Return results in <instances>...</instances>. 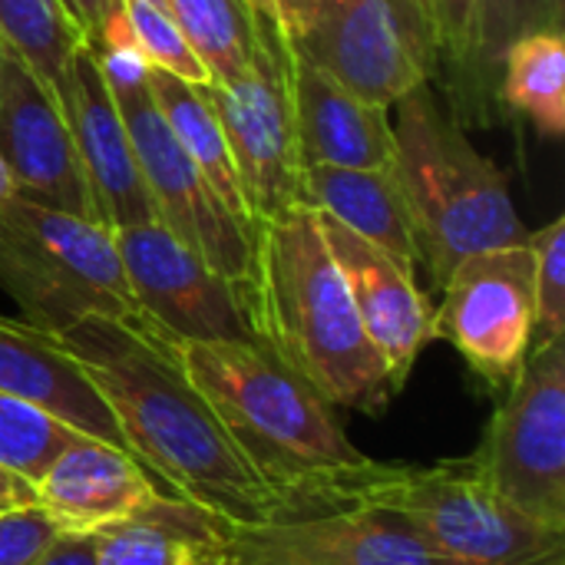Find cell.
Here are the masks:
<instances>
[{
    "instance_id": "cell-1",
    "label": "cell",
    "mask_w": 565,
    "mask_h": 565,
    "mask_svg": "<svg viewBox=\"0 0 565 565\" xmlns=\"http://www.w3.org/2000/svg\"><path fill=\"white\" fill-rule=\"evenodd\" d=\"M56 338L99 391L126 450L162 490L212 510L232 526L285 520V507L242 460L166 338L142 321L99 315L70 324Z\"/></svg>"
},
{
    "instance_id": "cell-29",
    "label": "cell",
    "mask_w": 565,
    "mask_h": 565,
    "mask_svg": "<svg viewBox=\"0 0 565 565\" xmlns=\"http://www.w3.org/2000/svg\"><path fill=\"white\" fill-rule=\"evenodd\" d=\"M565 0H480L483 63L500 86V63L507 46L533 30H563Z\"/></svg>"
},
{
    "instance_id": "cell-39",
    "label": "cell",
    "mask_w": 565,
    "mask_h": 565,
    "mask_svg": "<svg viewBox=\"0 0 565 565\" xmlns=\"http://www.w3.org/2000/svg\"><path fill=\"white\" fill-rule=\"evenodd\" d=\"M255 10H262V13H268V17H275V3L271 0H248Z\"/></svg>"
},
{
    "instance_id": "cell-9",
    "label": "cell",
    "mask_w": 565,
    "mask_h": 565,
    "mask_svg": "<svg viewBox=\"0 0 565 565\" xmlns=\"http://www.w3.org/2000/svg\"><path fill=\"white\" fill-rule=\"evenodd\" d=\"M129 298L139 321L166 341H248V285L209 268L185 242L159 222L116 228Z\"/></svg>"
},
{
    "instance_id": "cell-16",
    "label": "cell",
    "mask_w": 565,
    "mask_h": 565,
    "mask_svg": "<svg viewBox=\"0 0 565 565\" xmlns=\"http://www.w3.org/2000/svg\"><path fill=\"white\" fill-rule=\"evenodd\" d=\"M159 490L129 450L76 434L33 480V507L60 530L96 533L139 510Z\"/></svg>"
},
{
    "instance_id": "cell-40",
    "label": "cell",
    "mask_w": 565,
    "mask_h": 565,
    "mask_svg": "<svg viewBox=\"0 0 565 565\" xmlns=\"http://www.w3.org/2000/svg\"><path fill=\"white\" fill-rule=\"evenodd\" d=\"M149 3H156V7H166V10H169V0H149Z\"/></svg>"
},
{
    "instance_id": "cell-5",
    "label": "cell",
    "mask_w": 565,
    "mask_h": 565,
    "mask_svg": "<svg viewBox=\"0 0 565 565\" xmlns=\"http://www.w3.org/2000/svg\"><path fill=\"white\" fill-rule=\"evenodd\" d=\"M0 288L50 334L93 315L139 321L116 228L20 195L0 202Z\"/></svg>"
},
{
    "instance_id": "cell-22",
    "label": "cell",
    "mask_w": 565,
    "mask_h": 565,
    "mask_svg": "<svg viewBox=\"0 0 565 565\" xmlns=\"http://www.w3.org/2000/svg\"><path fill=\"white\" fill-rule=\"evenodd\" d=\"M434 33V79L450 116L463 126H493L500 119L503 99L500 86L483 63L480 36V0H424Z\"/></svg>"
},
{
    "instance_id": "cell-24",
    "label": "cell",
    "mask_w": 565,
    "mask_h": 565,
    "mask_svg": "<svg viewBox=\"0 0 565 565\" xmlns=\"http://www.w3.org/2000/svg\"><path fill=\"white\" fill-rule=\"evenodd\" d=\"M500 99L523 113L543 136L565 132V36L533 30L516 36L500 63Z\"/></svg>"
},
{
    "instance_id": "cell-35",
    "label": "cell",
    "mask_w": 565,
    "mask_h": 565,
    "mask_svg": "<svg viewBox=\"0 0 565 565\" xmlns=\"http://www.w3.org/2000/svg\"><path fill=\"white\" fill-rule=\"evenodd\" d=\"M275 3V20L281 26V33L295 43L301 40L311 23H315V10H318V0H271Z\"/></svg>"
},
{
    "instance_id": "cell-3",
    "label": "cell",
    "mask_w": 565,
    "mask_h": 565,
    "mask_svg": "<svg viewBox=\"0 0 565 565\" xmlns=\"http://www.w3.org/2000/svg\"><path fill=\"white\" fill-rule=\"evenodd\" d=\"M248 301L258 344L334 411L377 417L391 407L397 391L361 328L315 209L295 205L255 225Z\"/></svg>"
},
{
    "instance_id": "cell-37",
    "label": "cell",
    "mask_w": 565,
    "mask_h": 565,
    "mask_svg": "<svg viewBox=\"0 0 565 565\" xmlns=\"http://www.w3.org/2000/svg\"><path fill=\"white\" fill-rule=\"evenodd\" d=\"M20 507H33V483L0 467V513L20 510Z\"/></svg>"
},
{
    "instance_id": "cell-15",
    "label": "cell",
    "mask_w": 565,
    "mask_h": 565,
    "mask_svg": "<svg viewBox=\"0 0 565 565\" xmlns=\"http://www.w3.org/2000/svg\"><path fill=\"white\" fill-rule=\"evenodd\" d=\"M60 106L70 119L96 218L109 228L156 222L126 119L96 66L89 43L79 46L70 63Z\"/></svg>"
},
{
    "instance_id": "cell-8",
    "label": "cell",
    "mask_w": 565,
    "mask_h": 565,
    "mask_svg": "<svg viewBox=\"0 0 565 565\" xmlns=\"http://www.w3.org/2000/svg\"><path fill=\"white\" fill-rule=\"evenodd\" d=\"M228 139L252 222L262 225L301 202L305 159L291 96V43L278 20L255 13L252 66L228 86H209Z\"/></svg>"
},
{
    "instance_id": "cell-21",
    "label": "cell",
    "mask_w": 565,
    "mask_h": 565,
    "mask_svg": "<svg viewBox=\"0 0 565 565\" xmlns=\"http://www.w3.org/2000/svg\"><path fill=\"white\" fill-rule=\"evenodd\" d=\"M301 202L417 271V245L401 182L391 169L305 166Z\"/></svg>"
},
{
    "instance_id": "cell-2",
    "label": "cell",
    "mask_w": 565,
    "mask_h": 565,
    "mask_svg": "<svg viewBox=\"0 0 565 565\" xmlns=\"http://www.w3.org/2000/svg\"><path fill=\"white\" fill-rule=\"evenodd\" d=\"M169 344L242 460L278 497L285 516L358 503L377 460L354 447L338 411L268 348L248 341Z\"/></svg>"
},
{
    "instance_id": "cell-26",
    "label": "cell",
    "mask_w": 565,
    "mask_h": 565,
    "mask_svg": "<svg viewBox=\"0 0 565 565\" xmlns=\"http://www.w3.org/2000/svg\"><path fill=\"white\" fill-rule=\"evenodd\" d=\"M169 13L199 56L209 86H228L252 66L258 10L248 0H169Z\"/></svg>"
},
{
    "instance_id": "cell-41",
    "label": "cell",
    "mask_w": 565,
    "mask_h": 565,
    "mask_svg": "<svg viewBox=\"0 0 565 565\" xmlns=\"http://www.w3.org/2000/svg\"><path fill=\"white\" fill-rule=\"evenodd\" d=\"M0 63H3V40H0Z\"/></svg>"
},
{
    "instance_id": "cell-23",
    "label": "cell",
    "mask_w": 565,
    "mask_h": 565,
    "mask_svg": "<svg viewBox=\"0 0 565 565\" xmlns=\"http://www.w3.org/2000/svg\"><path fill=\"white\" fill-rule=\"evenodd\" d=\"M149 89H152V99H156L159 113L166 116L169 129L175 132L179 146L202 169V175L218 192L225 209L235 218L255 225L252 212H248V202H245V192H242V179H238L228 139H225L218 113L212 106L209 86L205 83H185V79H179L172 73L152 70L149 73Z\"/></svg>"
},
{
    "instance_id": "cell-11",
    "label": "cell",
    "mask_w": 565,
    "mask_h": 565,
    "mask_svg": "<svg viewBox=\"0 0 565 565\" xmlns=\"http://www.w3.org/2000/svg\"><path fill=\"white\" fill-rule=\"evenodd\" d=\"M113 99L126 119L156 222L185 242L218 275L238 285H252L255 225L235 218L225 209L202 169L179 146L149 86L113 93Z\"/></svg>"
},
{
    "instance_id": "cell-7",
    "label": "cell",
    "mask_w": 565,
    "mask_h": 565,
    "mask_svg": "<svg viewBox=\"0 0 565 565\" xmlns=\"http://www.w3.org/2000/svg\"><path fill=\"white\" fill-rule=\"evenodd\" d=\"M470 460L500 500L565 536V338L530 348Z\"/></svg>"
},
{
    "instance_id": "cell-19",
    "label": "cell",
    "mask_w": 565,
    "mask_h": 565,
    "mask_svg": "<svg viewBox=\"0 0 565 565\" xmlns=\"http://www.w3.org/2000/svg\"><path fill=\"white\" fill-rule=\"evenodd\" d=\"M0 391L46 411L76 434L126 450L109 407L79 361L60 344L56 334L23 318L0 315Z\"/></svg>"
},
{
    "instance_id": "cell-32",
    "label": "cell",
    "mask_w": 565,
    "mask_h": 565,
    "mask_svg": "<svg viewBox=\"0 0 565 565\" xmlns=\"http://www.w3.org/2000/svg\"><path fill=\"white\" fill-rule=\"evenodd\" d=\"M56 533L60 526L40 507L0 513V565H30Z\"/></svg>"
},
{
    "instance_id": "cell-13",
    "label": "cell",
    "mask_w": 565,
    "mask_h": 565,
    "mask_svg": "<svg viewBox=\"0 0 565 565\" xmlns=\"http://www.w3.org/2000/svg\"><path fill=\"white\" fill-rule=\"evenodd\" d=\"M0 166L13 195L96 218L63 106L7 43L0 63Z\"/></svg>"
},
{
    "instance_id": "cell-28",
    "label": "cell",
    "mask_w": 565,
    "mask_h": 565,
    "mask_svg": "<svg viewBox=\"0 0 565 565\" xmlns=\"http://www.w3.org/2000/svg\"><path fill=\"white\" fill-rule=\"evenodd\" d=\"M126 3V20L132 26V36L152 70L172 73L185 83H205V70L199 56L192 53L189 40L182 36L179 23L166 7H156L149 0H122Z\"/></svg>"
},
{
    "instance_id": "cell-17",
    "label": "cell",
    "mask_w": 565,
    "mask_h": 565,
    "mask_svg": "<svg viewBox=\"0 0 565 565\" xmlns=\"http://www.w3.org/2000/svg\"><path fill=\"white\" fill-rule=\"evenodd\" d=\"M291 43V40H288ZM291 96L305 166L391 169V109L374 106L291 46Z\"/></svg>"
},
{
    "instance_id": "cell-27",
    "label": "cell",
    "mask_w": 565,
    "mask_h": 565,
    "mask_svg": "<svg viewBox=\"0 0 565 565\" xmlns=\"http://www.w3.org/2000/svg\"><path fill=\"white\" fill-rule=\"evenodd\" d=\"M76 437L46 411L0 391V467L33 483L46 463Z\"/></svg>"
},
{
    "instance_id": "cell-20",
    "label": "cell",
    "mask_w": 565,
    "mask_h": 565,
    "mask_svg": "<svg viewBox=\"0 0 565 565\" xmlns=\"http://www.w3.org/2000/svg\"><path fill=\"white\" fill-rule=\"evenodd\" d=\"M232 523L159 490L129 516L96 530L99 565H232Z\"/></svg>"
},
{
    "instance_id": "cell-25",
    "label": "cell",
    "mask_w": 565,
    "mask_h": 565,
    "mask_svg": "<svg viewBox=\"0 0 565 565\" xmlns=\"http://www.w3.org/2000/svg\"><path fill=\"white\" fill-rule=\"evenodd\" d=\"M0 40L40 76L56 103L76 50L89 43L63 0H0Z\"/></svg>"
},
{
    "instance_id": "cell-34",
    "label": "cell",
    "mask_w": 565,
    "mask_h": 565,
    "mask_svg": "<svg viewBox=\"0 0 565 565\" xmlns=\"http://www.w3.org/2000/svg\"><path fill=\"white\" fill-rule=\"evenodd\" d=\"M232 565H318V563L301 559V556L285 553V550L258 546V543L245 540L238 530H232Z\"/></svg>"
},
{
    "instance_id": "cell-30",
    "label": "cell",
    "mask_w": 565,
    "mask_h": 565,
    "mask_svg": "<svg viewBox=\"0 0 565 565\" xmlns=\"http://www.w3.org/2000/svg\"><path fill=\"white\" fill-rule=\"evenodd\" d=\"M536 262V331L533 344L565 338V215H556L540 232H530Z\"/></svg>"
},
{
    "instance_id": "cell-33",
    "label": "cell",
    "mask_w": 565,
    "mask_h": 565,
    "mask_svg": "<svg viewBox=\"0 0 565 565\" xmlns=\"http://www.w3.org/2000/svg\"><path fill=\"white\" fill-rule=\"evenodd\" d=\"M30 565H99V543L96 533L60 530Z\"/></svg>"
},
{
    "instance_id": "cell-38",
    "label": "cell",
    "mask_w": 565,
    "mask_h": 565,
    "mask_svg": "<svg viewBox=\"0 0 565 565\" xmlns=\"http://www.w3.org/2000/svg\"><path fill=\"white\" fill-rule=\"evenodd\" d=\"M7 195H13V185H10V175H7V169L0 166V202H3Z\"/></svg>"
},
{
    "instance_id": "cell-4",
    "label": "cell",
    "mask_w": 565,
    "mask_h": 565,
    "mask_svg": "<svg viewBox=\"0 0 565 565\" xmlns=\"http://www.w3.org/2000/svg\"><path fill=\"white\" fill-rule=\"evenodd\" d=\"M391 109H397L394 175L411 212L417 265L437 288L463 258L530 242L507 175L440 106L434 83L411 89Z\"/></svg>"
},
{
    "instance_id": "cell-6",
    "label": "cell",
    "mask_w": 565,
    "mask_h": 565,
    "mask_svg": "<svg viewBox=\"0 0 565 565\" xmlns=\"http://www.w3.org/2000/svg\"><path fill=\"white\" fill-rule=\"evenodd\" d=\"M354 507L394 513L437 553L463 565H565L563 533L500 500L470 457L430 467L377 463Z\"/></svg>"
},
{
    "instance_id": "cell-14",
    "label": "cell",
    "mask_w": 565,
    "mask_h": 565,
    "mask_svg": "<svg viewBox=\"0 0 565 565\" xmlns=\"http://www.w3.org/2000/svg\"><path fill=\"white\" fill-rule=\"evenodd\" d=\"M318 218H321L324 242L338 262V271L348 285V295L354 301V311L361 318V328L374 344V351L381 354L394 391L401 394L414 374L417 358L434 341L430 338L434 308L417 288L414 268L401 265L397 258L364 242L341 222L321 212Z\"/></svg>"
},
{
    "instance_id": "cell-10",
    "label": "cell",
    "mask_w": 565,
    "mask_h": 565,
    "mask_svg": "<svg viewBox=\"0 0 565 565\" xmlns=\"http://www.w3.org/2000/svg\"><path fill=\"white\" fill-rule=\"evenodd\" d=\"M291 46L384 109L434 79L424 0H318L311 30Z\"/></svg>"
},
{
    "instance_id": "cell-12",
    "label": "cell",
    "mask_w": 565,
    "mask_h": 565,
    "mask_svg": "<svg viewBox=\"0 0 565 565\" xmlns=\"http://www.w3.org/2000/svg\"><path fill=\"white\" fill-rule=\"evenodd\" d=\"M533 248L507 245L463 258L440 285L444 298L430 318V338L447 341L467 367L503 391L533 348L536 331Z\"/></svg>"
},
{
    "instance_id": "cell-36",
    "label": "cell",
    "mask_w": 565,
    "mask_h": 565,
    "mask_svg": "<svg viewBox=\"0 0 565 565\" xmlns=\"http://www.w3.org/2000/svg\"><path fill=\"white\" fill-rule=\"evenodd\" d=\"M63 3L70 7V13L83 26L86 40H93L122 10V0H63Z\"/></svg>"
},
{
    "instance_id": "cell-18",
    "label": "cell",
    "mask_w": 565,
    "mask_h": 565,
    "mask_svg": "<svg viewBox=\"0 0 565 565\" xmlns=\"http://www.w3.org/2000/svg\"><path fill=\"white\" fill-rule=\"evenodd\" d=\"M235 530L258 546L285 550L318 565H463L437 553L394 513L374 507L285 516Z\"/></svg>"
},
{
    "instance_id": "cell-31",
    "label": "cell",
    "mask_w": 565,
    "mask_h": 565,
    "mask_svg": "<svg viewBox=\"0 0 565 565\" xmlns=\"http://www.w3.org/2000/svg\"><path fill=\"white\" fill-rule=\"evenodd\" d=\"M89 50L96 56V66L109 86V93H129V89H142L149 86V73L152 66L146 63L132 26L126 20V3L122 10L89 40Z\"/></svg>"
}]
</instances>
